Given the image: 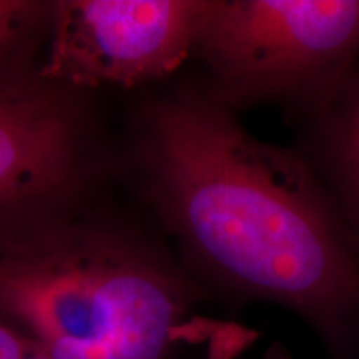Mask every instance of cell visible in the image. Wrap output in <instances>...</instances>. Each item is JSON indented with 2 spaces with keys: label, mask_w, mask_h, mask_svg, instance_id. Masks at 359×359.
<instances>
[{
  "label": "cell",
  "mask_w": 359,
  "mask_h": 359,
  "mask_svg": "<svg viewBox=\"0 0 359 359\" xmlns=\"http://www.w3.org/2000/svg\"><path fill=\"white\" fill-rule=\"evenodd\" d=\"M206 7L191 0L58 2L40 77L88 87L163 77L195 47Z\"/></svg>",
  "instance_id": "obj_4"
},
{
  "label": "cell",
  "mask_w": 359,
  "mask_h": 359,
  "mask_svg": "<svg viewBox=\"0 0 359 359\" xmlns=\"http://www.w3.org/2000/svg\"><path fill=\"white\" fill-rule=\"evenodd\" d=\"M188 298L143 246L70 226L0 233V321L48 359H170Z\"/></svg>",
  "instance_id": "obj_2"
},
{
  "label": "cell",
  "mask_w": 359,
  "mask_h": 359,
  "mask_svg": "<svg viewBox=\"0 0 359 359\" xmlns=\"http://www.w3.org/2000/svg\"><path fill=\"white\" fill-rule=\"evenodd\" d=\"M0 359H48L34 341L0 321Z\"/></svg>",
  "instance_id": "obj_8"
},
{
  "label": "cell",
  "mask_w": 359,
  "mask_h": 359,
  "mask_svg": "<svg viewBox=\"0 0 359 359\" xmlns=\"http://www.w3.org/2000/svg\"><path fill=\"white\" fill-rule=\"evenodd\" d=\"M45 7L35 2L0 0V74L20 65L43 24Z\"/></svg>",
  "instance_id": "obj_6"
},
{
  "label": "cell",
  "mask_w": 359,
  "mask_h": 359,
  "mask_svg": "<svg viewBox=\"0 0 359 359\" xmlns=\"http://www.w3.org/2000/svg\"><path fill=\"white\" fill-rule=\"evenodd\" d=\"M195 45L233 100L286 95L359 50V0L208 2Z\"/></svg>",
  "instance_id": "obj_3"
},
{
  "label": "cell",
  "mask_w": 359,
  "mask_h": 359,
  "mask_svg": "<svg viewBox=\"0 0 359 359\" xmlns=\"http://www.w3.org/2000/svg\"><path fill=\"white\" fill-rule=\"evenodd\" d=\"M334 151L341 178L359 213V93L339 125Z\"/></svg>",
  "instance_id": "obj_7"
},
{
  "label": "cell",
  "mask_w": 359,
  "mask_h": 359,
  "mask_svg": "<svg viewBox=\"0 0 359 359\" xmlns=\"http://www.w3.org/2000/svg\"><path fill=\"white\" fill-rule=\"evenodd\" d=\"M79 161V116L64 98L42 85H0V219L62 198Z\"/></svg>",
  "instance_id": "obj_5"
},
{
  "label": "cell",
  "mask_w": 359,
  "mask_h": 359,
  "mask_svg": "<svg viewBox=\"0 0 359 359\" xmlns=\"http://www.w3.org/2000/svg\"><path fill=\"white\" fill-rule=\"evenodd\" d=\"M142 158L160 212L215 276L299 314L334 359H359V264L294 156L218 102L178 95L147 114Z\"/></svg>",
  "instance_id": "obj_1"
}]
</instances>
